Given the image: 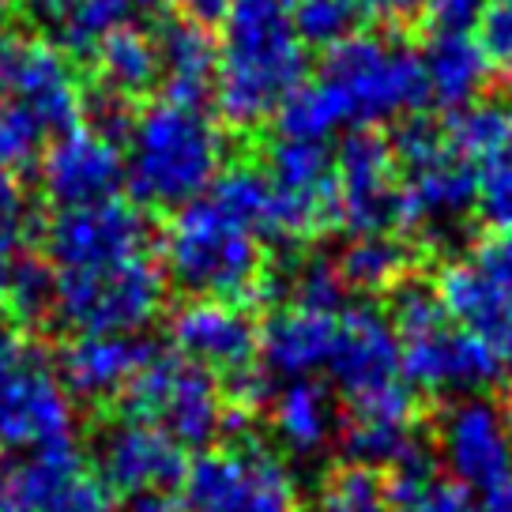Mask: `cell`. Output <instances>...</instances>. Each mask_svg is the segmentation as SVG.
<instances>
[{
    "instance_id": "cell-7",
    "label": "cell",
    "mask_w": 512,
    "mask_h": 512,
    "mask_svg": "<svg viewBox=\"0 0 512 512\" xmlns=\"http://www.w3.org/2000/svg\"><path fill=\"white\" fill-rule=\"evenodd\" d=\"M113 415L147 422L181 448L208 452L230 437V407H226L219 377L189 358H181L177 351L155 354L132 377L125 396L113 407Z\"/></svg>"
},
{
    "instance_id": "cell-25",
    "label": "cell",
    "mask_w": 512,
    "mask_h": 512,
    "mask_svg": "<svg viewBox=\"0 0 512 512\" xmlns=\"http://www.w3.org/2000/svg\"><path fill=\"white\" fill-rule=\"evenodd\" d=\"M418 57L430 87V102L448 113L464 110L467 102L486 95L490 87V57L475 34H422Z\"/></svg>"
},
{
    "instance_id": "cell-2",
    "label": "cell",
    "mask_w": 512,
    "mask_h": 512,
    "mask_svg": "<svg viewBox=\"0 0 512 512\" xmlns=\"http://www.w3.org/2000/svg\"><path fill=\"white\" fill-rule=\"evenodd\" d=\"M219 27V125L245 151L272 132L268 121L305 83V46L290 0H230Z\"/></svg>"
},
{
    "instance_id": "cell-30",
    "label": "cell",
    "mask_w": 512,
    "mask_h": 512,
    "mask_svg": "<svg viewBox=\"0 0 512 512\" xmlns=\"http://www.w3.org/2000/svg\"><path fill=\"white\" fill-rule=\"evenodd\" d=\"M49 132L38 125L31 110H23L12 98H0V170L19 174L46 155Z\"/></svg>"
},
{
    "instance_id": "cell-10",
    "label": "cell",
    "mask_w": 512,
    "mask_h": 512,
    "mask_svg": "<svg viewBox=\"0 0 512 512\" xmlns=\"http://www.w3.org/2000/svg\"><path fill=\"white\" fill-rule=\"evenodd\" d=\"M91 467L110 490L113 501H140V497H181L189 460L185 448L174 445L166 433L128 415L91 418Z\"/></svg>"
},
{
    "instance_id": "cell-36",
    "label": "cell",
    "mask_w": 512,
    "mask_h": 512,
    "mask_svg": "<svg viewBox=\"0 0 512 512\" xmlns=\"http://www.w3.org/2000/svg\"><path fill=\"white\" fill-rule=\"evenodd\" d=\"M177 4H181V16L196 19L204 27H219L230 8V0H177Z\"/></svg>"
},
{
    "instance_id": "cell-24",
    "label": "cell",
    "mask_w": 512,
    "mask_h": 512,
    "mask_svg": "<svg viewBox=\"0 0 512 512\" xmlns=\"http://www.w3.org/2000/svg\"><path fill=\"white\" fill-rule=\"evenodd\" d=\"M430 264L433 256L415 238H407V234L351 238L336 260L343 287L351 290V294H369V298H388L400 283H407L418 272H426Z\"/></svg>"
},
{
    "instance_id": "cell-14",
    "label": "cell",
    "mask_w": 512,
    "mask_h": 512,
    "mask_svg": "<svg viewBox=\"0 0 512 512\" xmlns=\"http://www.w3.org/2000/svg\"><path fill=\"white\" fill-rule=\"evenodd\" d=\"M4 501L8 512H113L110 490L72 437L4 467Z\"/></svg>"
},
{
    "instance_id": "cell-13",
    "label": "cell",
    "mask_w": 512,
    "mask_h": 512,
    "mask_svg": "<svg viewBox=\"0 0 512 512\" xmlns=\"http://www.w3.org/2000/svg\"><path fill=\"white\" fill-rule=\"evenodd\" d=\"M339 226L354 238L403 234L400 166L381 128H351L336 151Z\"/></svg>"
},
{
    "instance_id": "cell-4",
    "label": "cell",
    "mask_w": 512,
    "mask_h": 512,
    "mask_svg": "<svg viewBox=\"0 0 512 512\" xmlns=\"http://www.w3.org/2000/svg\"><path fill=\"white\" fill-rule=\"evenodd\" d=\"M125 181L132 204L155 219H170L215 185L234 159V140L196 106L147 102L125 136Z\"/></svg>"
},
{
    "instance_id": "cell-27",
    "label": "cell",
    "mask_w": 512,
    "mask_h": 512,
    "mask_svg": "<svg viewBox=\"0 0 512 512\" xmlns=\"http://www.w3.org/2000/svg\"><path fill=\"white\" fill-rule=\"evenodd\" d=\"M302 512H396L384 490V475L362 464H336L324 471Z\"/></svg>"
},
{
    "instance_id": "cell-31",
    "label": "cell",
    "mask_w": 512,
    "mask_h": 512,
    "mask_svg": "<svg viewBox=\"0 0 512 512\" xmlns=\"http://www.w3.org/2000/svg\"><path fill=\"white\" fill-rule=\"evenodd\" d=\"M475 223L490 234H512V162H494L479 170Z\"/></svg>"
},
{
    "instance_id": "cell-1",
    "label": "cell",
    "mask_w": 512,
    "mask_h": 512,
    "mask_svg": "<svg viewBox=\"0 0 512 512\" xmlns=\"http://www.w3.org/2000/svg\"><path fill=\"white\" fill-rule=\"evenodd\" d=\"M430 106L418 38L400 31H362L328 49L317 76L305 80L275 113V136L324 144L336 128H373Z\"/></svg>"
},
{
    "instance_id": "cell-20",
    "label": "cell",
    "mask_w": 512,
    "mask_h": 512,
    "mask_svg": "<svg viewBox=\"0 0 512 512\" xmlns=\"http://www.w3.org/2000/svg\"><path fill=\"white\" fill-rule=\"evenodd\" d=\"M264 415H268L264 422L272 426V448L279 456L287 452L294 460H313L339 445L343 400L320 377H290L283 388H272Z\"/></svg>"
},
{
    "instance_id": "cell-34",
    "label": "cell",
    "mask_w": 512,
    "mask_h": 512,
    "mask_svg": "<svg viewBox=\"0 0 512 512\" xmlns=\"http://www.w3.org/2000/svg\"><path fill=\"white\" fill-rule=\"evenodd\" d=\"M471 264L479 268L494 287L512 294V234H486L471 245Z\"/></svg>"
},
{
    "instance_id": "cell-18",
    "label": "cell",
    "mask_w": 512,
    "mask_h": 512,
    "mask_svg": "<svg viewBox=\"0 0 512 512\" xmlns=\"http://www.w3.org/2000/svg\"><path fill=\"white\" fill-rule=\"evenodd\" d=\"M328 373H332V384L343 403L384 392L403 381L400 336L388 324L381 305H347L339 313Z\"/></svg>"
},
{
    "instance_id": "cell-35",
    "label": "cell",
    "mask_w": 512,
    "mask_h": 512,
    "mask_svg": "<svg viewBox=\"0 0 512 512\" xmlns=\"http://www.w3.org/2000/svg\"><path fill=\"white\" fill-rule=\"evenodd\" d=\"M366 19H377L381 31H400L418 38V23L426 12V0H354Z\"/></svg>"
},
{
    "instance_id": "cell-3",
    "label": "cell",
    "mask_w": 512,
    "mask_h": 512,
    "mask_svg": "<svg viewBox=\"0 0 512 512\" xmlns=\"http://www.w3.org/2000/svg\"><path fill=\"white\" fill-rule=\"evenodd\" d=\"M155 253L166 287L185 302H226L253 313L272 309L275 256L211 196H200L189 208L162 219Z\"/></svg>"
},
{
    "instance_id": "cell-16",
    "label": "cell",
    "mask_w": 512,
    "mask_h": 512,
    "mask_svg": "<svg viewBox=\"0 0 512 512\" xmlns=\"http://www.w3.org/2000/svg\"><path fill=\"white\" fill-rule=\"evenodd\" d=\"M42 208L72 211L117 200L125 185V151L95 128H72L42 155Z\"/></svg>"
},
{
    "instance_id": "cell-37",
    "label": "cell",
    "mask_w": 512,
    "mask_h": 512,
    "mask_svg": "<svg viewBox=\"0 0 512 512\" xmlns=\"http://www.w3.org/2000/svg\"><path fill=\"white\" fill-rule=\"evenodd\" d=\"M19 0H0V16H8V12H16Z\"/></svg>"
},
{
    "instance_id": "cell-9",
    "label": "cell",
    "mask_w": 512,
    "mask_h": 512,
    "mask_svg": "<svg viewBox=\"0 0 512 512\" xmlns=\"http://www.w3.org/2000/svg\"><path fill=\"white\" fill-rule=\"evenodd\" d=\"M430 445L448 479L471 494H490L512 479V400L501 392L433 403Z\"/></svg>"
},
{
    "instance_id": "cell-26",
    "label": "cell",
    "mask_w": 512,
    "mask_h": 512,
    "mask_svg": "<svg viewBox=\"0 0 512 512\" xmlns=\"http://www.w3.org/2000/svg\"><path fill=\"white\" fill-rule=\"evenodd\" d=\"M448 144L475 170L512 162V87H494L445 121Z\"/></svg>"
},
{
    "instance_id": "cell-23",
    "label": "cell",
    "mask_w": 512,
    "mask_h": 512,
    "mask_svg": "<svg viewBox=\"0 0 512 512\" xmlns=\"http://www.w3.org/2000/svg\"><path fill=\"white\" fill-rule=\"evenodd\" d=\"M339 317L279 305L260 317V362L264 373L275 377H313L317 369H328L332 347H336Z\"/></svg>"
},
{
    "instance_id": "cell-32",
    "label": "cell",
    "mask_w": 512,
    "mask_h": 512,
    "mask_svg": "<svg viewBox=\"0 0 512 512\" xmlns=\"http://www.w3.org/2000/svg\"><path fill=\"white\" fill-rule=\"evenodd\" d=\"M486 8H490L486 0H426L418 38L422 34H475Z\"/></svg>"
},
{
    "instance_id": "cell-11",
    "label": "cell",
    "mask_w": 512,
    "mask_h": 512,
    "mask_svg": "<svg viewBox=\"0 0 512 512\" xmlns=\"http://www.w3.org/2000/svg\"><path fill=\"white\" fill-rule=\"evenodd\" d=\"M0 98L31 110L57 140L80 128L83 72L53 38L8 27L0 31Z\"/></svg>"
},
{
    "instance_id": "cell-17",
    "label": "cell",
    "mask_w": 512,
    "mask_h": 512,
    "mask_svg": "<svg viewBox=\"0 0 512 512\" xmlns=\"http://www.w3.org/2000/svg\"><path fill=\"white\" fill-rule=\"evenodd\" d=\"M159 354L151 339L136 336H72L57 343V369L72 403L87 418L113 411L132 377Z\"/></svg>"
},
{
    "instance_id": "cell-12",
    "label": "cell",
    "mask_w": 512,
    "mask_h": 512,
    "mask_svg": "<svg viewBox=\"0 0 512 512\" xmlns=\"http://www.w3.org/2000/svg\"><path fill=\"white\" fill-rule=\"evenodd\" d=\"M42 253L57 272L110 268L132 256L155 253V215L132 200H106L91 208L57 211L42 226Z\"/></svg>"
},
{
    "instance_id": "cell-22",
    "label": "cell",
    "mask_w": 512,
    "mask_h": 512,
    "mask_svg": "<svg viewBox=\"0 0 512 512\" xmlns=\"http://www.w3.org/2000/svg\"><path fill=\"white\" fill-rule=\"evenodd\" d=\"M151 31L159 46L162 102L204 110V102L215 95V76H219V38L211 34V27L174 12L155 16Z\"/></svg>"
},
{
    "instance_id": "cell-29",
    "label": "cell",
    "mask_w": 512,
    "mask_h": 512,
    "mask_svg": "<svg viewBox=\"0 0 512 512\" xmlns=\"http://www.w3.org/2000/svg\"><path fill=\"white\" fill-rule=\"evenodd\" d=\"M290 23L305 49H336L366 31V16L354 0H290Z\"/></svg>"
},
{
    "instance_id": "cell-5",
    "label": "cell",
    "mask_w": 512,
    "mask_h": 512,
    "mask_svg": "<svg viewBox=\"0 0 512 512\" xmlns=\"http://www.w3.org/2000/svg\"><path fill=\"white\" fill-rule=\"evenodd\" d=\"M76 403L57 369V339L0 313V456L72 437Z\"/></svg>"
},
{
    "instance_id": "cell-15",
    "label": "cell",
    "mask_w": 512,
    "mask_h": 512,
    "mask_svg": "<svg viewBox=\"0 0 512 512\" xmlns=\"http://www.w3.org/2000/svg\"><path fill=\"white\" fill-rule=\"evenodd\" d=\"M170 339L181 358L215 373L223 388L249 381L260 369V320L253 309L226 302H185L170 317Z\"/></svg>"
},
{
    "instance_id": "cell-19",
    "label": "cell",
    "mask_w": 512,
    "mask_h": 512,
    "mask_svg": "<svg viewBox=\"0 0 512 512\" xmlns=\"http://www.w3.org/2000/svg\"><path fill=\"white\" fill-rule=\"evenodd\" d=\"M430 275L448 317L497 358V366L505 373L501 396L512 400V294L494 287L471 260H456V256L437 260V272Z\"/></svg>"
},
{
    "instance_id": "cell-6",
    "label": "cell",
    "mask_w": 512,
    "mask_h": 512,
    "mask_svg": "<svg viewBox=\"0 0 512 512\" xmlns=\"http://www.w3.org/2000/svg\"><path fill=\"white\" fill-rule=\"evenodd\" d=\"M166 275L159 253L132 256L91 272H53V332L72 336H128L166 309Z\"/></svg>"
},
{
    "instance_id": "cell-33",
    "label": "cell",
    "mask_w": 512,
    "mask_h": 512,
    "mask_svg": "<svg viewBox=\"0 0 512 512\" xmlns=\"http://www.w3.org/2000/svg\"><path fill=\"white\" fill-rule=\"evenodd\" d=\"M479 42L490 64L512 76V0H497L486 8V16L479 23Z\"/></svg>"
},
{
    "instance_id": "cell-28",
    "label": "cell",
    "mask_w": 512,
    "mask_h": 512,
    "mask_svg": "<svg viewBox=\"0 0 512 512\" xmlns=\"http://www.w3.org/2000/svg\"><path fill=\"white\" fill-rule=\"evenodd\" d=\"M46 211L19 174L0 170V264H16L42 241Z\"/></svg>"
},
{
    "instance_id": "cell-21",
    "label": "cell",
    "mask_w": 512,
    "mask_h": 512,
    "mask_svg": "<svg viewBox=\"0 0 512 512\" xmlns=\"http://www.w3.org/2000/svg\"><path fill=\"white\" fill-rule=\"evenodd\" d=\"M83 91L102 98H117L125 106L144 110L147 102H155L162 83L159 68V46H155V31L128 23L121 31L106 34L91 57L80 64Z\"/></svg>"
},
{
    "instance_id": "cell-8",
    "label": "cell",
    "mask_w": 512,
    "mask_h": 512,
    "mask_svg": "<svg viewBox=\"0 0 512 512\" xmlns=\"http://www.w3.org/2000/svg\"><path fill=\"white\" fill-rule=\"evenodd\" d=\"M181 505L189 512H302V497L287 460L260 433H241L192 460Z\"/></svg>"
}]
</instances>
